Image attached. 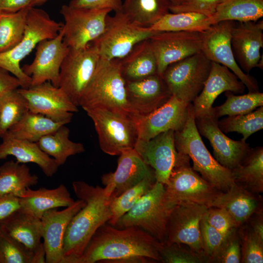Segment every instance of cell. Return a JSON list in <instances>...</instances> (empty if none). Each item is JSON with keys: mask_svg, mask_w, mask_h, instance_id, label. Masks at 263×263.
I'll list each match as a JSON object with an SVG mask.
<instances>
[{"mask_svg": "<svg viewBox=\"0 0 263 263\" xmlns=\"http://www.w3.org/2000/svg\"><path fill=\"white\" fill-rule=\"evenodd\" d=\"M161 243L135 226L101 225L92 237L78 263L161 262Z\"/></svg>", "mask_w": 263, "mask_h": 263, "instance_id": "obj_1", "label": "cell"}, {"mask_svg": "<svg viewBox=\"0 0 263 263\" xmlns=\"http://www.w3.org/2000/svg\"><path fill=\"white\" fill-rule=\"evenodd\" d=\"M72 186L76 196L85 204L73 217L66 229L63 263H78L94 233L112 217V197L106 195L103 188L82 181L73 182Z\"/></svg>", "mask_w": 263, "mask_h": 263, "instance_id": "obj_2", "label": "cell"}, {"mask_svg": "<svg viewBox=\"0 0 263 263\" xmlns=\"http://www.w3.org/2000/svg\"><path fill=\"white\" fill-rule=\"evenodd\" d=\"M83 110L104 108L127 114L134 120L136 114L127 95L120 59L100 57L94 75L79 103Z\"/></svg>", "mask_w": 263, "mask_h": 263, "instance_id": "obj_3", "label": "cell"}, {"mask_svg": "<svg viewBox=\"0 0 263 263\" xmlns=\"http://www.w3.org/2000/svg\"><path fill=\"white\" fill-rule=\"evenodd\" d=\"M174 142L178 152L188 155L192 161V169L216 189L225 192L235 183L231 170L221 165L203 142L196 125L192 103L188 106L185 126L174 132Z\"/></svg>", "mask_w": 263, "mask_h": 263, "instance_id": "obj_4", "label": "cell"}, {"mask_svg": "<svg viewBox=\"0 0 263 263\" xmlns=\"http://www.w3.org/2000/svg\"><path fill=\"white\" fill-rule=\"evenodd\" d=\"M63 23L52 19L42 9L30 7L27 16L24 35L21 41L12 49L0 53V67L9 71L21 82L23 88L31 86V77L20 66L21 61L35 49L41 41L56 37Z\"/></svg>", "mask_w": 263, "mask_h": 263, "instance_id": "obj_5", "label": "cell"}, {"mask_svg": "<svg viewBox=\"0 0 263 263\" xmlns=\"http://www.w3.org/2000/svg\"><path fill=\"white\" fill-rule=\"evenodd\" d=\"M165 187L156 182L115 225L117 228L137 227L161 243L167 240V224L170 213L165 201Z\"/></svg>", "mask_w": 263, "mask_h": 263, "instance_id": "obj_6", "label": "cell"}, {"mask_svg": "<svg viewBox=\"0 0 263 263\" xmlns=\"http://www.w3.org/2000/svg\"><path fill=\"white\" fill-rule=\"evenodd\" d=\"M94 122L101 150L110 155H119L134 149L137 140L134 120L130 116L104 108L85 110Z\"/></svg>", "mask_w": 263, "mask_h": 263, "instance_id": "obj_7", "label": "cell"}, {"mask_svg": "<svg viewBox=\"0 0 263 263\" xmlns=\"http://www.w3.org/2000/svg\"><path fill=\"white\" fill-rule=\"evenodd\" d=\"M157 32L136 24L119 12L113 16L107 15L103 33L93 42L100 57L107 60L121 59L138 42L150 38Z\"/></svg>", "mask_w": 263, "mask_h": 263, "instance_id": "obj_8", "label": "cell"}, {"mask_svg": "<svg viewBox=\"0 0 263 263\" xmlns=\"http://www.w3.org/2000/svg\"><path fill=\"white\" fill-rule=\"evenodd\" d=\"M211 65L200 52L169 65L162 78L171 95L191 103L202 91Z\"/></svg>", "mask_w": 263, "mask_h": 263, "instance_id": "obj_9", "label": "cell"}, {"mask_svg": "<svg viewBox=\"0 0 263 263\" xmlns=\"http://www.w3.org/2000/svg\"><path fill=\"white\" fill-rule=\"evenodd\" d=\"M99 59L98 49L91 42L82 48H70L63 60L60 69L58 87L77 107Z\"/></svg>", "mask_w": 263, "mask_h": 263, "instance_id": "obj_10", "label": "cell"}, {"mask_svg": "<svg viewBox=\"0 0 263 263\" xmlns=\"http://www.w3.org/2000/svg\"><path fill=\"white\" fill-rule=\"evenodd\" d=\"M189 159L174 168L165 185V201L169 208L186 202L209 207L220 192L195 172Z\"/></svg>", "mask_w": 263, "mask_h": 263, "instance_id": "obj_11", "label": "cell"}, {"mask_svg": "<svg viewBox=\"0 0 263 263\" xmlns=\"http://www.w3.org/2000/svg\"><path fill=\"white\" fill-rule=\"evenodd\" d=\"M109 9L74 7L63 5L60 9L64 22L63 41L71 49H80L103 33Z\"/></svg>", "mask_w": 263, "mask_h": 263, "instance_id": "obj_12", "label": "cell"}, {"mask_svg": "<svg viewBox=\"0 0 263 263\" xmlns=\"http://www.w3.org/2000/svg\"><path fill=\"white\" fill-rule=\"evenodd\" d=\"M235 23L232 20L221 21L202 32L201 52L211 61L230 70L247 88L248 93L258 92L256 79L242 70L233 55L231 35Z\"/></svg>", "mask_w": 263, "mask_h": 263, "instance_id": "obj_13", "label": "cell"}, {"mask_svg": "<svg viewBox=\"0 0 263 263\" xmlns=\"http://www.w3.org/2000/svg\"><path fill=\"white\" fill-rule=\"evenodd\" d=\"M18 91L26 98L29 111L41 114L53 120L64 122L71 121L73 113L78 109L66 94L59 87L47 81Z\"/></svg>", "mask_w": 263, "mask_h": 263, "instance_id": "obj_14", "label": "cell"}, {"mask_svg": "<svg viewBox=\"0 0 263 263\" xmlns=\"http://www.w3.org/2000/svg\"><path fill=\"white\" fill-rule=\"evenodd\" d=\"M149 39L161 77L170 64L201 52L202 32H158Z\"/></svg>", "mask_w": 263, "mask_h": 263, "instance_id": "obj_15", "label": "cell"}, {"mask_svg": "<svg viewBox=\"0 0 263 263\" xmlns=\"http://www.w3.org/2000/svg\"><path fill=\"white\" fill-rule=\"evenodd\" d=\"M207 208L206 206L187 202L174 206L168 221L167 241L187 245L204 254L200 224Z\"/></svg>", "mask_w": 263, "mask_h": 263, "instance_id": "obj_16", "label": "cell"}, {"mask_svg": "<svg viewBox=\"0 0 263 263\" xmlns=\"http://www.w3.org/2000/svg\"><path fill=\"white\" fill-rule=\"evenodd\" d=\"M69 49L63 41L62 29L55 38L39 42L32 63L21 67L31 77V86L49 81L58 87L60 67Z\"/></svg>", "mask_w": 263, "mask_h": 263, "instance_id": "obj_17", "label": "cell"}, {"mask_svg": "<svg viewBox=\"0 0 263 263\" xmlns=\"http://www.w3.org/2000/svg\"><path fill=\"white\" fill-rule=\"evenodd\" d=\"M174 132L169 130L148 141L137 140L134 148L143 161L153 169L156 181L164 185L184 157L176 149Z\"/></svg>", "mask_w": 263, "mask_h": 263, "instance_id": "obj_18", "label": "cell"}, {"mask_svg": "<svg viewBox=\"0 0 263 263\" xmlns=\"http://www.w3.org/2000/svg\"><path fill=\"white\" fill-rule=\"evenodd\" d=\"M195 121L200 135L209 140L215 159L226 168L234 169L250 150L245 141L234 140L225 135L219 128L218 119L211 111L207 114L195 117Z\"/></svg>", "mask_w": 263, "mask_h": 263, "instance_id": "obj_19", "label": "cell"}, {"mask_svg": "<svg viewBox=\"0 0 263 263\" xmlns=\"http://www.w3.org/2000/svg\"><path fill=\"white\" fill-rule=\"evenodd\" d=\"M189 104L171 95L154 111L138 117L135 120L137 140L148 141L167 131L181 130L187 120Z\"/></svg>", "mask_w": 263, "mask_h": 263, "instance_id": "obj_20", "label": "cell"}, {"mask_svg": "<svg viewBox=\"0 0 263 263\" xmlns=\"http://www.w3.org/2000/svg\"><path fill=\"white\" fill-rule=\"evenodd\" d=\"M263 21L235 23L231 35V45L235 59L246 74L254 68L263 69Z\"/></svg>", "mask_w": 263, "mask_h": 263, "instance_id": "obj_21", "label": "cell"}, {"mask_svg": "<svg viewBox=\"0 0 263 263\" xmlns=\"http://www.w3.org/2000/svg\"><path fill=\"white\" fill-rule=\"evenodd\" d=\"M82 199L62 210L49 209L41 218L46 263H63L65 232L71 219L84 206Z\"/></svg>", "mask_w": 263, "mask_h": 263, "instance_id": "obj_22", "label": "cell"}, {"mask_svg": "<svg viewBox=\"0 0 263 263\" xmlns=\"http://www.w3.org/2000/svg\"><path fill=\"white\" fill-rule=\"evenodd\" d=\"M119 155L115 171L101 177L105 193L108 197L118 196L146 177L154 175L153 169L143 161L134 149L123 151Z\"/></svg>", "mask_w": 263, "mask_h": 263, "instance_id": "obj_23", "label": "cell"}, {"mask_svg": "<svg viewBox=\"0 0 263 263\" xmlns=\"http://www.w3.org/2000/svg\"><path fill=\"white\" fill-rule=\"evenodd\" d=\"M245 86L226 67L212 62L208 76L204 87L192 102L195 117L209 113L216 98L227 91L242 94Z\"/></svg>", "mask_w": 263, "mask_h": 263, "instance_id": "obj_24", "label": "cell"}, {"mask_svg": "<svg viewBox=\"0 0 263 263\" xmlns=\"http://www.w3.org/2000/svg\"><path fill=\"white\" fill-rule=\"evenodd\" d=\"M126 89L136 119L154 111L171 96L162 77L158 74L139 80L126 81Z\"/></svg>", "mask_w": 263, "mask_h": 263, "instance_id": "obj_25", "label": "cell"}, {"mask_svg": "<svg viewBox=\"0 0 263 263\" xmlns=\"http://www.w3.org/2000/svg\"><path fill=\"white\" fill-rule=\"evenodd\" d=\"M3 229L34 256L36 263H45L41 219L22 208L0 223Z\"/></svg>", "mask_w": 263, "mask_h": 263, "instance_id": "obj_26", "label": "cell"}, {"mask_svg": "<svg viewBox=\"0 0 263 263\" xmlns=\"http://www.w3.org/2000/svg\"><path fill=\"white\" fill-rule=\"evenodd\" d=\"M262 197L235 183L226 191H220L210 207L225 209L234 219L237 227L255 213L263 211Z\"/></svg>", "mask_w": 263, "mask_h": 263, "instance_id": "obj_27", "label": "cell"}, {"mask_svg": "<svg viewBox=\"0 0 263 263\" xmlns=\"http://www.w3.org/2000/svg\"><path fill=\"white\" fill-rule=\"evenodd\" d=\"M0 144V161L13 156L20 164L37 165L47 177H52L59 166L55 160L43 151L37 143L15 138L5 133Z\"/></svg>", "mask_w": 263, "mask_h": 263, "instance_id": "obj_28", "label": "cell"}, {"mask_svg": "<svg viewBox=\"0 0 263 263\" xmlns=\"http://www.w3.org/2000/svg\"><path fill=\"white\" fill-rule=\"evenodd\" d=\"M19 197L22 208L39 219L49 209L66 207L75 202L63 184L53 189L40 188L34 190L28 188Z\"/></svg>", "mask_w": 263, "mask_h": 263, "instance_id": "obj_29", "label": "cell"}, {"mask_svg": "<svg viewBox=\"0 0 263 263\" xmlns=\"http://www.w3.org/2000/svg\"><path fill=\"white\" fill-rule=\"evenodd\" d=\"M125 81L137 80L157 74V61L149 38L136 44L120 59Z\"/></svg>", "mask_w": 263, "mask_h": 263, "instance_id": "obj_30", "label": "cell"}, {"mask_svg": "<svg viewBox=\"0 0 263 263\" xmlns=\"http://www.w3.org/2000/svg\"><path fill=\"white\" fill-rule=\"evenodd\" d=\"M263 17V0H225L207 18L211 26L225 20L256 21Z\"/></svg>", "mask_w": 263, "mask_h": 263, "instance_id": "obj_31", "label": "cell"}, {"mask_svg": "<svg viewBox=\"0 0 263 263\" xmlns=\"http://www.w3.org/2000/svg\"><path fill=\"white\" fill-rule=\"evenodd\" d=\"M234 182L255 193L263 192V148L250 150L236 168L231 170Z\"/></svg>", "mask_w": 263, "mask_h": 263, "instance_id": "obj_32", "label": "cell"}, {"mask_svg": "<svg viewBox=\"0 0 263 263\" xmlns=\"http://www.w3.org/2000/svg\"><path fill=\"white\" fill-rule=\"evenodd\" d=\"M70 131L64 125L41 137L37 142L40 149L53 158L59 167L70 156L85 151L84 145L69 139Z\"/></svg>", "mask_w": 263, "mask_h": 263, "instance_id": "obj_33", "label": "cell"}, {"mask_svg": "<svg viewBox=\"0 0 263 263\" xmlns=\"http://www.w3.org/2000/svg\"><path fill=\"white\" fill-rule=\"evenodd\" d=\"M64 122H56L39 113L27 112L6 133L17 138L37 143L43 136L52 133Z\"/></svg>", "mask_w": 263, "mask_h": 263, "instance_id": "obj_34", "label": "cell"}, {"mask_svg": "<svg viewBox=\"0 0 263 263\" xmlns=\"http://www.w3.org/2000/svg\"><path fill=\"white\" fill-rule=\"evenodd\" d=\"M38 182V176L31 173L26 164L10 160L0 166V196L11 193L19 197Z\"/></svg>", "mask_w": 263, "mask_h": 263, "instance_id": "obj_35", "label": "cell"}, {"mask_svg": "<svg viewBox=\"0 0 263 263\" xmlns=\"http://www.w3.org/2000/svg\"><path fill=\"white\" fill-rule=\"evenodd\" d=\"M169 0H124L122 11L132 21L150 27L169 13Z\"/></svg>", "mask_w": 263, "mask_h": 263, "instance_id": "obj_36", "label": "cell"}, {"mask_svg": "<svg viewBox=\"0 0 263 263\" xmlns=\"http://www.w3.org/2000/svg\"><path fill=\"white\" fill-rule=\"evenodd\" d=\"M207 18L205 15L193 12H169L148 28L155 32H203L210 26Z\"/></svg>", "mask_w": 263, "mask_h": 263, "instance_id": "obj_37", "label": "cell"}, {"mask_svg": "<svg viewBox=\"0 0 263 263\" xmlns=\"http://www.w3.org/2000/svg\"><path fill=\"white\" fill-rule=\"evenodd\" d=\"M30 8L13 13L0 14V53L12 49L21 41Z\"/></svg>", "mask_w": 263, "mask_h": 263, "instance_id": "obj_38", "label": "cell"}, {"mask_svg": "<svg viewBox=\"0 0 263 263\" xmlns=\"http://www.w3.org/2000/svg\"><path fill=\"white\" fill-rule=\"evenodd\" d=\"M155 182L154 175L147 176L119 196L112 197L110 202L112 217L109 224L115 226L118 220L152 188Z\"/></svg>", "mask_w": 263, "mask_h": 263, "instance_id": "obj_39", "label": "cell"}, {"mask_svg": "<svg viewBox=\"0 0 263 263\" xmlns=\"http://www.w3.org/2000/svg\"><path fill=\"white\" fill-rule=\"evenodd\" d=\"M226 99L221 105L212 107L211 112L218 119L223 116H233L250 113L263 106V93H248L236 95L229 91L225 92Z\"/></svg>", "mask_w": 263, "mask_h": 263, "instance_id": "obj_40", "label": "cell"}, {"mask_svg": "<svg viewBox=\"0 0 263 263\" xmlns=\"http://www.w3.org/2000/svg\"><path fill=\"white\" fill-rule=\"evenodd\" d=\"M218 125L224 133H241L243 136L241 140L245 141L251 134L263 128V106L248 113L228 116L218 120Z\"/></svg>", "mask_w": 263, "mask_h": 263, "instance_id": "obj_41", "label": "cell"}, {"mask_svg": "<svg viewBox=\"0 0 263 263\" xmlns=\"http://www.w3.org/2000/svg\"><path fill=\"white\" fill-rule=\"evenodd\" d=\"M28 111L27 100L18 89L0 97V128L3 135Z\"/></svg>", "mask_w": 263, "mask_h": 263, "instance_id": "obj_42", "label": "cell"}, {"mask_svg": "<svg viewBox=\"0 0 263 263\" xmlns=\"http://www.w3.org/2000/svg\"><path fill=\"white\" fill-rule=\"evenodd\" d=\"M242 263H263V238L258 236L247 222L237 227Z\"/></svg>", "mask_w": 263, "mask_h": 263, "instance_id": "obj_43", "label": "cell"}, {"mask_svg": "<svg viewBox=\"0 0 263 263\" xmlns=\"http://www.w3.org/2000/svg\"><path fill=\"white\" fill-rule=\"evenodd\" d=\"M0 263H36L32 254L0 225Z\"/></svg>", "mask_w": 263, "mask_h": 263, "instance_id": "obj_44", "label": "cell"}, {"mask_svg": "<svg viewBox=\"0 0 263 263\" xmlns=\"http://www.w3.org/2000/svg\"><path fill=\"white\" fill-rule=\"evenodd\" d=\"M181 244L161 243L159 250L161 262L163 263H208V258L189 247L186 248Z\"/></svg>", "mask_w": 263, "mask_h": 263, "instance_id": "obj_45", "label": "cell"}, {"mask_svg": "<svg viewBox=\"0 0 263 263\" xmlns=\"http://www.w3.org/2000/svg\"><path fill=\"white\" fill-rule=\"evenodd\" d=\"M241 260V245L237 227L225 236L209 263H239Z\"/></svg>", "mask_w": 263, "mask_h": 263, "instance_id": "obj_46", "label": "cell"}, {"mask_svg": "<svg viewBox=\"0 0 263 263\" xmlns=\"http://www.w3.org/2000/svg\"><path fill=\"white\" fill-rule=\"evenodd\" d=\"M205 217L209 224L224 236L237 227L234 219L224 208L208 207Z\"/></svg>", "mask_w": 263, "mask_h": 263, "instance_id": "obj_47", "label": "cell"}, {"mask_svg": "<svg viewBox=\"0 0 263 263\" xmlns=\"http://www.w3.org/2000/svg\"><path fill=\"white\" fill-rule=\"evenodd\" d=\"M204 254L210 258L215 253L225 236L222 234L207 222L205 215L200 224Z\"/></svg>", "mask_w": 263, "mask_h": 263, "instance_id": "obj_48", "label": "cell"}, {"mask_svg": "<svg viewBox=\"0 0 263 263\" xmlns=\"http://www.w3.org/2000/svg\"><path fill=\"white\" fill-rule=\"evenodd\" d=\"M225 0H185L176 6L169 7L173 13L193 12L205 15L209 17L215 12L217 6Z\"/></svg>", "mask_w": 263, "mask_h": 263, "instance_id": "obj_49", "label": "cell"}, {"mask_svg": "<svg viewBox=\"0 0 263 263\" xmlns=\"http://www.w3.org/2000/svg\"><path fill=\"white\" fill-rule=\"evenodd\" d=\"M69 6L78 8L109 9L115 13L122 11V0H71Z\"/></svg>", "mask_w": 263, "mask_h": 263, "instance_id": "obj_50", "label": "cell"}, {"mask_svg": "<svg viewBox=\"0 0 263 263\" xmlns=\"http://www.w3.org/2000/svg\"><path fill=\"white\" fill-rule=\"evenodd\" d=\"M21 208L19 197L11 193L0 196V223Z\"/></svg>", "mask_w": 263, "mask_h": 263, "instance_id": "obj_51", "label": "cell"}, {"mask_svg": "<svg viewBox=\"0 0 263 263\" xmlns=\"http://www.w3.org/2000/svg\"><path fill=\"white\" fill-rule=\"evenodd\" d=\"M10 74L9 71L0 67V97L22 87L20 81Z\"/></svg>", "mask_w": 263, "mask_h": 263, "instance_id": "obj_52", "label": "cell"}, {"mask_svg": "<svg viewBox=\"0 0 263 263\" xmlns=\"http://www.w3.org/2000/svg\"><path fill=\"white\" fill-rule=\"evenodd\" d=\"M32 0H0V14L13 13L31 7Z\"/></svg>", "mask_w": 263, "mask_h": 263, "instance_id": "obj_53", "label": "cell"}, {"mask_svg": "<svg viewBox=\"0 0 263 263\" xmlns=\"http://www.w3.org/2000/svg\"><path fill=\"white\" fill-rule=\"evenodd\" d=\"M48 0H32L31 6L35 7L45 3Z\"/></svg>", "mask_w": 263, "mask_h": 263, "instance_id": "obj_54", "label": "cell"}, {"mask_svg": "<svg viewBox=\"0 0 263 263\" xmlns=\"http://www.w3.org/2000/svg\"><path fill=\"white\" fill-rule=\"evenodd\" d=\"M170 3V7L176 6L182 3L185 0H169Z\"/></svg>", "mask_w": 263, "mask_h": 263, "instance_id": "obj_55", "label": "cell"}, {"mask_svg": "<svg viewBox=\"0 0 263 263\" xmlns=\"http://www.w3.org/2000/svg\"><path fill=\"white\" fill-rule=\"evenodd\" d=\"M2 135H3V134H2V132H1V130H0V138H1Z\"/></svg>", "mask_w": 263, "mask_h": 263, "instance_id": "obj_56", "label": "cell"}]
</instances>
